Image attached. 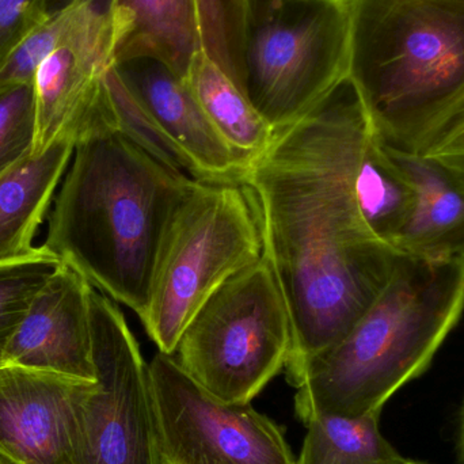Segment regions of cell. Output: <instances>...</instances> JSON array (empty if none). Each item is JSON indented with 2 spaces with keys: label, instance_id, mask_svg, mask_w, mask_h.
Instances as JSON below:
<instances>
[{
  "label": "cell",
  "instance_id": "6da1fadb",
  "mask_svg": "<svg viewBox=\"0 0 464 464\" xmlns=\"http://www.w3.org/2000/svg\"><path fill=\"white\" fill-rule=\"evenodd\" d=\"M371 124L346 79L248 165L264 254L288 305L291 381L340 340L383 291L398 253L365 225L354 176Z\"/></svg>",
  "mask_w": 464,
  "mask_h": 464
},
{
  "label": "cell",
  "instance_id": "7a4b0ae2",
  "mask_svg": "<svg viewBox=\"0 0 464 464\" xmlns=\"http://www.w3.org/2000/svg\"><path fill=\"white\" fill-rule=\"evenodd\" d=\"M73 154L45 246L140 318L166 228L198 179L136 146L113 116L84 133Z\"/></svg>",
  "mask_w": 464,
  "mask_h": 464
},
{
  "label": "cell",
  "instance_id": "3957f363",
  "mask_svg": "<svg viewBox=\"0 0 464 464\" xmlns=\"http://www.w3.org/2000/svg\"><path fill=\"white\" fill-rule=\"evenodd\" d=\"M464 310V258L401 254L383 291L353 326L304 362L289 384L303 424L314 417L382 413L421 376Z\"/></svg>",
  "mask_w": 464,
  "mask_h": 464
},
{
  "label": "cell",
  "instance_id": "277c9868",
  "mask_svg": "<svg viewBox=\"0 0 464 464\" xmlns=\"http://www.w3.org/2000/svg\"><path fill=\"white\" fill-rule=\"evenodd\" d=\"M348 79L376 138L419 154L464 111V0H345Z\"/></svg>",
  "mask_w": 464,
  "mask_h": 464
},
{
  "label": "cell",
  "instance_id": "5b68a950",
  "mask_svg": "<svg viewBox=\"0 0 464 464\" xmlns=\"http://www.w3.org/2000/svg\"><path fill=\"white\" fill-rule=\"evenodd\" d=\"M200 48L280 130L348 79L345 0H198Z\"/></svg>",
  "mask_w": 464,
  "mask_h": 464
},
{
  "label": "cell",
  "instance_id": "8992f818",
  "mask_svg": "<svg viewBox=\"0 0 464 464\" xmlns=\"http://www.w3.org/2000/svg\"><path fill=\"white\" fill-rule=\"evenodd\" d=\"M262 254L261 220L248 188L196 182L166 228L140 316L160 352L173 354L198 308Z\"/></svg>",
  "mask_w": 464,
  "mask_h": 464
},
{
  "label": "cell",
  "instance_id": "52a82bcc",
  "mask_svg": "<svg viewBox=\"0 0 464 464\" xmlns=\"http://www.w3.org/2000/svg\"><path fill=\"white\" fill-rule=\"evenodd\" d=\"M291 346L288 305L262 256L207 299L171 356L215 397L247 403L285 368Z\"/></svg>",
  "mask_w": 464,
  "mask_h": 464
},
{
  "label": "cell",
  "instance_id": "ba28073f",
  "mask_svg": "<svg viewBox=\"0 0 464 464\" xmlns=\"http://www.w3.org/2000/svg\"><path fill=\"white\" fill-rule=\"evenodd\" d=\"M95 383L82 402L71 464H162L149 364L113 299L92 288Z\"/></svg>",
  "mask_w": 464,
  "mask_h": 464
},
{
  "label": "cell",
  "instance_id": "9c48e42d",
  "mask_svg": "<svg viewBox=\"0 0 464 464\" xmlns=\"http://www.w3.org/2000/svg\"><path fill=\"white\" fill-rule=\"evenodd\" d=\"M162 464H295L283 430L250 402H226L171 354L149 364Z\"/></svg>",
  "mask_w": 464,
  "mask_h": 464
},
{
  "label": "cell",
  "instance_id": "30bf717a",
  "mask_svg": "<svg viewBox=\"0 0 464 464\" xmlns=\"http://www.w3.org/2000/svg\"><path fill=\"white\" fill-rule=\"evenodd\" d=\"M111 0H92L72 34L38 68L35 139L40 154L60 136L76 141L111 117L106 75L114 65Z\"/></svg>",
  "mask_w": 464,
  "mask_h": 464
},
{
  "label": "cell",
  "instance_id": "8fae6325",
  "mask_svg": "<svg viewBox=\"0 0 464 464\" xmlns=\"http://www.w3.org/2000/svg\"><path fill=\"white\" fill-rule=\"evenodd\" d=\"M95 382L0 367V454L18 464H71L79 411Z\"/></svg>",
  "mask_w": 464,
  "mask_h": 464
},
{
  "label": "cell",
  "instance_id": "7c38bea8",
  "mask_svg": "<svg viewBox=\"0 0 464 464\" xmlns=\"http://www.w3.org/2000/svg\"><path fill=\"white\" fill-rule=\"evenodd\" d=\"M92 288L81 273L63 262L35 295L8 345L5 364L95 382Z\"/></svg>",
  "mask_w": 464,
  "mask_h": 464
},
{
  "label": "cell",
  "instance_id": "4fadbf2b",
  "mask_svg": "<svg viewBox=\"0 0 464 464\" xmlns=\"http://www.w3.org/2000/svg\"><path fill=\"white\" fill-rule=\"evenodd\" d=\"M114 70L136 102L187 155L198 181L243 185L248 166L218 135L182 76L151 57L119 63Z\"/></svg>",
  "mask_w": 464,
  "mask_h": 464
},
{
  "label": "cell",
  "instance_id": "5bb4252c",
  "mask_svg": "<svg viewBox=\"0 0 464 464\" xmlns=\"http://www.w3.org/2000/svg\"><path fill=\"white\" fill-rule=\"evenodd\" d=\"M416 189V203L394 248L432 261L464 258V173L450 163L386 146Z\"/></svg>",
  "mask_w": 464,
  "mask_h": 464
},
{
  "label": "cell",
  "instance_id": "9a60e30c",
  "mask_svg": "<svg viewBox=\"0 0 464 464\" xmlns=\"http://www.w3.org/2000/svg\"><path fill=\"white\" fill-rule=\"evenodd\" d=\"M114 64L151 57L185 78L200 49L198 0H111Z\"/></svg>",
  "mask_w": 464,
  "mask_h": 464
},
{
  "label": "cell",
  "instance_id": "2e32d148",
  "mask_svg": "<svg viewBox=\"0 0 464 464\" xmlns=\"http://www.w3.org/2000/svg\"><path fill=\"white\" fill-rule=\"evenodd\" d=\"M75 150V140L60 136L40 154L27 155L0 176V264L29 256L54 189Z\"/></svg>",
  "mask_w": 464,
  "mask_h": 464
},
{
  "label": "cell",
  "instance_id": "e0dca14e",
  "mask_svg": "<svg viewBox=\"0 0 464 464\" xmlns=\"http://www.w3.org/2000/svg\"><path fill=\"white\" fill-rule=\"evenodd\" d=\"M184 79L218 135L240 162L250 165L275 140L277 130L203 49L196 52Z\"/></svg>",
  "mask_w": 464,
  "mask_h": 464
},
{
  "label": "cell",
  "instance_id": "ac0fdd59",
  "mask_svg": "<svg viewBox=\"0 0 464 464\" xmlns=\"http://www.w3.org/2000/svg\"><path fill=\"white\" fill-rule=\"evenodd\" d=\"M354 192L367 227L381 242L394 248L413 211L416 189L372 130L357 163Z\"/></svg>",
  "mask_w": 464,
  "mask_h": 464
},
{
  "label": "cell",
  "instance_id": "d6986e66",
  "mask_svg": "<svg viewBox=\"0 0 464 464\" xmlns=\"http://www.w3.org/2000/svg\"><path fill=\"white\" fill-rule=\"evenodd\" d=\"M381 414L322 416L305 422L307 435L295 464H405L382 435Z\"/></svg>",
  "mask_w": 464,
  "mask_h": 464
},
{
  "label": "cell",
  "instance_id": "ffe728a7",
  "mask_svg": "<svg viewBox=\"0 0 464 464\" xmlns=\"http://www.w3.org/2000/svg\"><path fill=\"white\" fill-rule=\"evenodd\" d=\"M62 265L45 245L29 256L0 264V367L5 364L8 345L35 295Z\"/></svg>",
  "mask_w": 464,
  "mask_h": 464
},
{
  "label": "cell",
  "instance_id": "44dd1931",
  "mask_svg": "<svg viewBox=\"0 0 464 464\" xmlns=\"http://www.w3.org/2000/svg\"><path fill=\"white\" fill-rule=\"evenodd\" d=\"M109 102L113 113L114 125L136 146L160 160L163 165L179 173L198 179L187 155L174 144V141L160 130V125L146 113L128 92L113 67L106 75Z\"/></svg>",
  "mask_w": 464,
  "mask_h": 464
},
{
  "label": "cell",
  "instance_id": "7402d4cb",
  "mask_svg": "<svg viewBox=\"0 0 464 464\" xmlns=\"http://www.w3.org/2000/svg\"><path fill=\"white\" fill-rule=\"evenodd\" d=\"M92 0H76L72 5L51 14L35 27L2 63L0 89L34 84L40 65L63 45L83 18Z\"/></svg>",
  "mask_w": 464,
  "mask_h": 464
},
{
  "label": "cell",
  "instance_id": "603a6c76",
  "mask_svg": "<svg viewBox=\"0 0 464 464\" xmlns=\"http://www.w3.org/2000/svg\"><path fill=\"white\" fill-rule=\"evenodd\" d=\"M34 139V84L0 89V176L32 154Z\"/></svg>",
  "mask_w": 464,
  "mask_h": 464
},
{
  "label": "cell",
  "instance_id": "cb8c5ba5",
  "mask_svg": "<svg viewBox=\"0 0 464 464\" xmlns=\"http://www.w3.org/2000/svg\"><path fill=\"white\" fill-rule=\"evenodd\" d=\"M49 15L48 0H0V63Z\"/></svg>",
  "mask_w": 464,
  "mask_h": 464
},
{
  "label": "cell",
  "instance_id": "d4e9b609",
  "mask_svg": "<svg viewBox=\"0 0 464 464\" xmlns=\"http://www.w3.org/2000/svg\"><path fill=\"white\" fill-rule=\"evenodd\" d=\"M419 154L464 170V111L439 130Z\"/></svg>",
  "mask_w": 464,
  "mask_h": 464
},
{
  "label": "cell",
  "instance_id": "484cf974",
  "mask_svg": "<svg viewBox=\"0 0 464 464\" xmlns=\"http://www.w3.org/2000/svg\"><path fill=\"white\" fill-rule=\"evenodd\" d=\"M73 2H76V0H48L49 14L57 13V11L72 5Z\"/></svg>",
  "mask_w": 464,
  "mask_h": 464
},
{
  "label": "cell",
  "instance_id": "4316f807",
  "mask_svg": "<svg viewBox=\"0 0 464 464\" xmlns=\"http://www.w3.org/2000/svg\"><path fill=\"white\" fill-rule=\"evenodd\" d=\"M459 452L460 460H462V464H464V406L462 411V416H460Z\"/></svg>",
  "mask_w": 464,
  "mask_h": 464
},
{
  "label": "cell",
  "instance_id": "83f0119b",
  "mask_svg": "<svg viewBox=\"0 0 464 464\" xmlns=\"http://www.w3.org/2000/svg\"><path fill=\"white\" fill-rule=\"evenodd\" d=\"M0 464H18L11 460L10 458L5 457V455L0 454Z\"/></svg>",
  "mask_w": 464,
  "mask_h": 464
},
{
  "label": "cell",
  "instance_id": "f1b7e54d",
  "mask_svg": "<svg viewBox=\"0 0 464 464\" xmlns=\"http://www.w3.org/2000/svg\"><path fill=\"white\" fill-rule=\"evenodd\" d=\"M405 464H428L424 462H416V460H408Z\"/></svg>",
  "mask_w": 464,
  "mask_h": 464
},
{
  "label": "cell",
  "instance_id": "f546056e",
  "mask_svg": "<svg viewBox=\"0 0 464 464\" xmlns=\"http://www.w3.org/2000/svg\"><path fill=\"white\" fill-rule=\"evenodd\" d=\"M454 168H455V166H454ZM457 169H458V168H457ZM459 170H460V171H463V173H464V170H462V169H459Z\"/></svg>",
  "mask_w": 464,
  "mask_h": 464
}]
</instances>
